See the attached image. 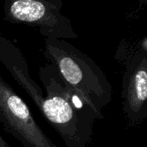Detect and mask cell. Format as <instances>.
<instances>
[{"label":"cell","instance_id":"cell-1","mask_svg":"<svg viewBox=\"0 0 147 147\" xmlns=\"http://www.w3.org/2000/svg\"><path fill=\"white\" fill-rule=\"evenodd\" d=\"M3 97H0L3 114L17 131L21 132L24 138L37 147H48L45 136H43L35 126L29 110L24 102L12 91L3 89Z\"/></svg>","mask_w":147,"mask_h":147},{"label":"cell","instance_id":"cell-2","mask_svg":"<svg viewBox=\"0 0 147 147\" xmlns=\"http://www.w3.org/2000/svg\"><path fill=\"white\" fill-rule=\"evenodd\" d=\"M10 14L17 20L22 22H36L46 14V6L34 0H18L9 8Z\"/></svg>","mask_w":147,"mask_h":147},{"label":"cell","instance_id":"cell-3","mask_svg":"<svg viewBox=\"0 0 147 147\" xmlns=\"http://www.w3.org/2000/svg\"><path fill=\"white\" fill-rule=\"evenodd\" d=\"M43 111L47 119L53 123L64 124L72 118V109L65 100L55 96L43 102Z\"/></svg>","mask_w":147,"mask_h":147},{"label":"cell","instance_id":"cell-4","mask_svg":"<svg viewBox=\"0 0 147 147\" xmlns=\"http://www.w3.org/2000/svg\"><path fill=\"white\" fill-rule=\"evenodd\" d=\"M60 71L65 78L72 84H78L82 79V72L78 65L70 58H64L59 62Z\"/></svg>","mask_w":147,"mask_h":147},{"label":"cell","instance_id":"cell-5","mask_svg":"<svg viewBox=\"0 0 147 147\" xmlns=\"http://www.w3.org/2000/svg\"><path fill=\"white\" fill-rule=\"evenodd\" d=\"M134 97L139 102H145L147 98V73L146 70H140L134 78Z\"/></svg>","mask_w":147,"mask_h":147},{"label":"cell","instance_id":"cell-6","mask_svg":"<svg viewBox=\"0 0 147 147\" xmlns=\"http://www.w3.org/2000/svg\"><path fill=\"white\" fill-rule=\"evenodd\" d=\"M72 102H73L74 105H75L77 108H81V107H82L81 101L79 100V98H78V96H73V97H72Z\"/></svg>","mask_w":147,"mask_h":147}]
</instances>
